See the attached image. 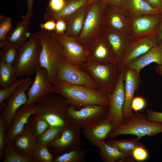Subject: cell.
I'll return each mask as SVG.
<instances>
[{"label":"cell","mask_w":162,"mask_h":162,"mask_svg":"<svg viewBox=\"0 0 162 162\" xmlns=\"http://www.w3.org/2000/svg\"><path fill=\"white\" fill-rule=\"evenodd\" d=\"M106 143L109 145L114 147L120 152L132 156L134 149L138 147H145V145L136 139L117 140H109Z\"/></svg>","instance_id":"obj_30"},{"label":"cell","mask_w":162,"mask_h":162,"mask_svg":"<svg viewBox=\"0 0 162 162\" xmlns=\"http://www.w3.org/2000/svg\"><path fill=\"white\" fill-rule=\"evenodd\" d=\"M35 104V114L45 119L50 126L64 127L67 123L64 114L69 105L61 95L51 93Z\"/></svg>","instance_id":"obj_5"},{"label":"cell","mask_w":162,"mask_h":162,"mask_svg":"<svg viewBox=\"0 0 162 162\" xmlns=\"http://www.w3.org/2000/svg\"><path fill=\"white\" fill-rule=\"evenodd\" d=\"M12 27V20L1 14L0 16V43L4 42Z\"/></svg>","instance_id":"obj_39"},{"label":"cell","mask_w":162,"mask_h":162,"mask_svg":"<svg viewBox=\"0 0 162 162\" xmlns=\"http://www.w3.org/2000/svg\"><path fill=\"white\" fill-rule=\"evenodd\" d=\"M66 0H50L46 10L52 13H56L61 11L64 8Z\"/></svg>","instance_id":"obj_41"},{"label":"cell","mask_w":162,"mask_h":162,"mask_svg":"<svg viewBox=\"0 0 162 162\" xmlns=\"http://www.w3.org/2000/svg\"><path fill=\"white\" fill-rule=\"evenodd\" d=\"M132 156L135 160L138 161H143L148 158V153L145 147H138L134 150Z\"/></svg>","instance_id":"obj_42"},{"label":"cell","mask_w":162,"mask_h":162,"mask_svg":"<svg viewBox=\"0 0 162 162\" xmlns=\"http://www.w3.org/2000/svg\"><path fill=\"white\" fill-rule=\"evenodd\" d=\"M158 45L160 47L162 48V40L161 41L160 43H159Z\"/></svg>","instance_id":"obj_53"},{"label":"cell","mask_w":162,"mask_h":162,"mask_svg":"<svg viewBox=\"0 0 162 162\" xmlns=\"http://www.w3.org/2000/svg\"><path fill=\"white\" fill-rule=\"evenodd\" d=\"M104 33L114 52L116 58V65L119 70L120 65L124 53L131 40L130 36L128 33L105 27Z\"/></svg>","instance_id":"obj_21"},{"label":"cell","mask_w":162,"mask_h":162,"mask_svg":"<svg viewBox=\"0 0 162 162\" xmlns=\"http://www.w3.org/2000/svg\"><path fill=\"white\" fill-rule=\"evenodd\" d=\"M146 105L145 99L141 96L134 97L132 101L131 106L132 109L137 112L144 108Z\"/></svg>","instance_id":"obj_43"},{"label":"cell","mask_w":162,"mask_h":162,"mask_svg":"<svg viewBox=\"0 0 162 162\" xmlns=\"http://www.w3.org/2000/svg\"><path fill=\"white\" fill-rule=\"evenodd\" d=\"M21 47L15 44H0V62L13 65L17 58Z\"/></svg>","instance_id":"obj_31"},{"label":"cell","mask_w":162,"mask_h":162,"mask_svg":"<svg viewBox=\"0 0 162 162\" xmlns=\"http://www.w3.org/2000/svg\"><path fill=\"white\" fill-rule=\"evenodd\" d=\"M100 0H88V2H90L91 4H93Z\"/></svg>","instance_id":"obj_52"},{"label":"cell","mask_w":162,"mask_h":162,"mask_svg":"<svg viewBox=\"0 0 162 162\" xmlns=\"http://www.w3.org/2000/svg\"><path fill=\"white\" fill-rule=\"evenodd\" d=\"M37 137L31 130L28 124L11 142L13 146L24 155L31 157L38 146Z\"/></svg>","instance_id":"obj_22"},{"label":"cell","mask_w":162,"mask_h":162,"mask_svg":"<svg viewBox=\"0 0 162 162\" xmlns=\"http://www.w3.org/2000/svg\"><path fill=\"white\" fill-rule=\"evenodd\" d=\"M4 162H33L31 157L21 154L8 142L6 144L4 156Z\"/></svg>","instance_id":"obj_34"},{"label":"cell","mask_w":162,"mask_h":162,"mask_svg":"<svg viewBox=\"0 0 162 162\" xmlns=\"http://www.w3.org/2000/svg\"><path fill=\"white\" fill-rule=\"evenodd\" d=\"M158 44V45L162 40V14L161 21L157 33Z\"/></svg>","instance_id":"obj_50"},{"label":"cell","mask_w":162,"mask_h":162,"mask_svg":"<svg viewBox=\"0 0 162 162\" xmlns=\"http://www.w3.org/2000/svg\"><path fill=\"white\" fill-rule=\"evenodd\" d=\"M33 82L30 78L21 84L7 99V103L1 113L4 119L5 131L9 128L17 110L27 102L26 92Z\"/></svg>","instance_id":"obj_13"},{"label":"cell","mask_w":162,"mask_h":162,"mask_svg":"<svg viewBox=\"0 0 162 162\" xmlns=\"http://www.w3.org/2000/svg\"><path fill=\"white\" fill-rule=\"evenodd\" d=\"M157 44V34L131 40L122 57L119 67L120 72L129 62L144 54Z\"/></svg>","instance_id":"obj_15"},{"label":"cell","mask_w":162,"mask_h":162,"mask_svg":"<svg viewBox=\"0 0 162 162\" xmlns=\"http://www.w3.org/2000/svg\"><path fill=\"white\" fill-rule=\"evenodd\" d=\"M124 80L125 99L122 110L124 120L132 116L134 113L132 111L131 104L136 91L142 82L140 74L130 68L126 67L124 69Z\"/></svg>","instance_id":"obj_18"},{"label":"cell","mask_w":162,"mask_h":162,"mask_svg":"<svg viewBox=\"0 0 162 162\" xmlns=\"http://www.w3.org/2000/svg\"><path fill=\"white\" fill-rule=\"evenodd\" d=\"M64 127L50 126L48 129L38 138V146H48L63 130Z\"/></svg>","instance_id":"obj_36"},{"label":"cell","mask_w":162,"mask_h":162,"mask_svg":"<svg viewBox=\"0 0 162 162\" xmlns=\"http://www.w3.org/2000/svg\"><path fill=\"white\" fill-rule=\"evenodd\" d=\"M162 14H144L130 18L131 40L157 34Z\"/></svg>","instance_id":"obj_14"},{"label":"cell","mask_w":162,"mask_h":162,"mask_svg":"<svg viewBox=\"0 0 162 162\" xmlns=\"http://www.w3.org/2000/svg\"><path fill=\"white\" fill-rule=\"evenodd\" d=\"M88 0H66L65 6L60 11L56 13H52L45 10L44 15L45 22L50 20H55L66 17L74 13L86 4Z\"/></svg>","instance_id":"obj_29"},{"label":"cell","mask_w":162,"mask_h":162,"mask_svg":"<svg viewBox=\"0 0 162 162\" xmlns=\"http://www.w3.org/2000/svg\"><path fill=\"white\" fill-rule=\"evenodd\" d=\"M80 66L88 74L101 92L107 95L114 91L120 73L115 64L85 63Z\"/></svg>","instance_id":"obj_7"},{"label":"cell","mask_w":162,"mask_h":162,"mask_svg":"<svg viewBox=\"0 0 162 162\" xmlns=\"http://www.w3.org/2000/svg\"><path fill=\"white\" fill-rule=\"evenodd\" d=\"M55 80L98 90L89 76L80 66L71 63L63 56L58 65Z\"/></svg>","instance_id":"obj_9"},{"label":"cell","mask_w":162,"mask_h":162,"mask_svg":"<svg viewBox=\"0 0 162 162\" xmlns=\"http://www.w3.org/2000/svg\"><path fill=\"white\" fill-rule=\"evenodd\" d=\"M30 78V77H20L10 86L4 88H0V104L13 93L21 84Z\"/></svg>","instance_id":"obj_38"},{"label":"cell","mask_w":162,"mask_h":162,"mask_svg":"<svg viewBox=\"0 0 162 162\" xmlns=\"http://www.w3.org/2000/svg\"><path fill=\"white\" fill-rule=\"evenodd\" d=\"M108 5L103 0L91 4L86 14L81 32L76 39L81 44L87 46L92 40L104 34V19Z\"/></svg>","instance_id":"obj_6"},{"label":"cell","mask_w":162,"mask_h":162,"mask_svg":"<svg viewBox=\"0 0 162 162\" xmlns=\"http://www.w3.org/2000/svg\"><path fill=\"white\" fill-rule=\"evenodd\" d=\"M28 123L38 138L50 126L48 123L45 119L35 113L30 117Z\"/></svg>","instance_id":"obj_35"},{"label":"cell","mask_w":162,"mask_h":162,"mask_svg":"<svg viewBox=\"0 0 162 162\" xmlns=\"http://www.w3.org/2000/svg\"><path fill=\"white\" fill-rule=\"evenodd\" d=\"M88 2L76 11L64 19L67 24V29L64 34L77 39L82 29L87 12L91 5Z\"/></svg>","instance_id":"obj_24"},{"label":"cell","mask_w":162,"mask_h":162,"mask_svg":"<svg viewBox=\"0 0 162 162\" xmlns=\"http://www.w3.org/2000/svg\"><path fill=\"white\" fill-rule=\"evenodd\" d=\"M27 2L28 10L26 14L21 16L22 20L27 21H29L33 16L32 5L34 0H26Z\"/></svg>","instance_id":"obj_46"},{"label":"cell","mask_w":162,"mask_h":162,"mask_svg":"<svg viewBox=\"0 0 162 162\" xmlns=\"http://www.w3.org/2000/svg\"><path fill=\"white\" fill-rule=\"evenodd\" d=\"M87 46L88 54L86 63H111L116 65V55L104 33L92 40Z\"/></svg>","instance_id":"obj_11"},{"label":"cell","mask_w":162,"mask_h":162,"mask_svg":"<svg viewBox=\"0 0 162 162\" xmlns=\"http://www.w3.org/2000/svg\"><path fill=\"white\" fill-rule=\"evenodd\" d=\"M34 71V80L26 92L28 100L25 106L35 104L47 95L54 93L53 86L48 80L46 69L39 65Z\"/></svg>","instance_id":"obj_12"},{"label":"cell","mask_w":162,"mask_h":162,"mask_svg":"<svg viewBox=\"0 0 162 162\" xmlns=\"http://www.w3.org/2000/svg\"><path fill=\"white\" fill-rule=\"evenodd\" d=\"M58 36L63 47L62 56L65 59L78 65L86 62L88 54L87 46L82 45L76 38L65 34Z\"/></svg>","instance_id":"obj_16"},{"label":"cell","mask_w":162,"mask_h":162,"mask_svg":"<svg viewBox=\"0 0 162 162\" xmlns=\"http://www.w3.org/2000/svg\"><path fill=\"white\" fill-rule=\"evenodd\" d=\"M107 4H110L122 8L124 0H103Z\"/></svg>","instance_id":"obj_49"},{"label":"cell","mask_w":162,"mask_h":162,"mask_svg":"<svg viewBox=\"0 0 162 162\" xmlns=\"http://www.w3.org/2000/svg\"><path fill=\"white\" fill-rule=\"evenodd\" d=\"M153 8L162 12V0H144Z\"/></svg>","instance_id":"obj_48"},{"label":"cell","mask_w":162,"mask_h":162,"mask_svg":"<svg viewBox=\"0 0 162 162\" xmlns=\"http://www.w3.org/2000/svg\"><path fill=\"white\" fill-rule=\"evenodd\" d=\"M117 126L114 121L106 118L92 128L83 129L82 132L88 142L96 146L97 142L105 141L109 134Z\"/></svg>","instance_id":"obj_23"},{"label":"cell","mask_w":162,"mask_h":162,"mask_svg":"<svg viewBox=\"0 0 162 162\" xmlns=\"http://www.w3.org/2000/svg\"><path fill=\"white\" fill-rule=\"evenodd\" d=\"M52 85L54 93L63 97L69 106L76 109L91 105L109 106L107 95L98 90L59 80H55Z\"/></svg>","instance_id":"obj_1"},{"label":"cell","mask_w":162,"mask_h":162,"mask_svg":"<svg viewBox=\"0 0 162 162\" xmlns=\"http://www.w3.org/2000/svg\"><path fill=\"white\" fill-rule=\"evenodd\" d=\"M104 24L105 27L129 34L130 18L121 8L109 4L105 14Z\"/></svg>","instance_id":"obj_20"},{"label":"cell","mask_w":162,"mask_h":162,"mask_svg":"<svg viewBox=\"0 0 162 162\" xmlns=\"http://www.w3.org/2000/svg\"><path fill=\"white\" fill-rule=\"evenodd\" d=\"M96 147L104 162H134L133 157L122 153L115 148L107 144L105 141L97 143Z\"/></svg>","instance_id":"obj_27"},{"label":"cell","mask_w":162,"mask_h":162,"mask_svg":"<svg viewBox=\"0 0 162 162\" xmlns=\"http://www.w3.org/2000/svg\"><path fill=\"white\" fill-rule=\"evenodd\" d=\"M162 133V122L148 119L146 115L136 112L124 120L122 125L117 126L109 134L107 138H113L122 134H132L139 140L145 136H154Z\"/></svg>","instance_id":"obj_3"},{"label":"cell","mask_w":162,"mask_h":162,"mask_svg":"<svg viewBox=\"0 0 162 162\" xmlns=\"http://www.w3.org/2000/svg\"><path fill=\"white\" fill-rule=\"evenodd\" d=\"M32 158L35 162H52L54 158L46 146H38L33 152Z\"/></svg>","instance_id":"obj_37"},{"label":"cell","mask_w":162,"mask_h":162,"mask_svg":"<svg viewBox=\"0 0 162 162\" xmlns=\"http://www.w3.org/2000/svg\"><path fill=\"white\" fill-rule=\"evenodd\" d=\"M41 46L37 32L32 34L20 48L17 58L13 64L17 78L30 77L39 65Z\"/></svg>","instance_id":"obj_4"},{"label":"cell","mask_w":162,"mask_h":162,"mask_svg":"<svg viewBox=\"0 0 162 162\" xmlns=\"http://www.w3.org/2000/svg\"><path fill=\"white\" fill-rule=\"evenodd\" d=\"M5 130L4 121L2 115L0 116V158L4 156L6 143L5 142Z\"/></svg>","instance_id":"obj_40"},{"label":"cell","mask_w":162,"mask_h":162,"mask_svg":"<svg viewBox=\"0 0 162 162\" xmlns=\"http://www.w3.org/2000/svg\"><path fill=\"white\" fill-rule=\"evenodd\" d=\"M37 33L41 46L39 65L46 69L48 80L52 84L63 57V47L58 35L54 31L41 29Z\"/></svg>","instance_id":"obj_2"},{"label":"cell","mask_w":162,"mask_h":162,"mask_svg":"<svg viewBox=\"0 0 162 162\" xmlns=\"http://www.w3.org/2000/svg\"><path fill=\"white\" fill-rule=\"evenodd\" d=\"M155 72L158 74L162 75V65H158L155 68Z\"/></svg>","instance_id":"obj_51"},{"label":"cell","mask_w":162,"mask_h":162,"mask_svg":"<svg viewBox=\"0 0 162 162\" xmlns=\"http://www.w3.org/2000/svg\"><path fill=\"white\" fill-rule=\"evenodd\" d=\"M87 153L85 149L72 150L56 156L52 162H84Z\"/></svg>","instance_id":"obj_33"},{"label":"cell","mask_w":162,"mask_h":162,"mask_svg":"<svg viewBox=\"0 0 162 162\" xmlns=\"http://www.w3.org/2000/svg\"><path fill=\"white\" fill-rule=\"evenodd\" d=\"M124 69L120 72L117 84L113 92L107 95L109 100L108 114L107 118L113 121L118 126L123 124L122 108L125 99L124 80Z\"/></svg>","instance_id":"obj_17"},{"label":"cell","mask_w":162,"mask_h":162,"mask_svg":"<svg viewBox=\"0 0 162 162\" xmlns=\"http://www.w3.org/2000/svg\"><path fill=\"white\" fill-rule=\"evenodd\" d=\"M30 21L18 22L8 34L6 41L1 43L15 44L21 46L27 41L28 38L30 35Z\"/></svg>","instance_id":"obj_28"},{"label":"cell","mask_w":162,"mask_h":162,"mask_svg":"<svg viewBox=\"0 0 162 162\" xmlns=\"http://www.w3.org/2000/svg\"><path fill=\"white\" fill-rule=\"evenodd\" d=\"M56 21V26L54 31L58 35L64 34L67 29V24L65 20L59 18Z\"/></svg>","instance_id":"obj_44"},{"label":"cell","mask_w":162,"mask_h":162,"mask_svg":"<svg viewBox=\"0 0 162 162\" xmlns=\"http://www.w3.org/2000/svg\"><path fill=\"white\" fill-rule=\"evenodd\" d=\"M108 107L91 105L77 110L69 105L64 116L66 121L81 129L92 128L107 118Z\"/></svg>","instance_id":"obj_8"},{"label":"cell","mask_w":162,"mask_h":162,"mask_svg":"<svg viewBox=\"0 0 162 162\" xmlns=\"http://www.w3.org/2000/svg\"><path fill=\"white\" fill-rule=\"evenodd\" d=\"M13 65L0 62V88H6L17 80Z\"/></svg>","instance_id":"obj_32"},{"label":"cell","mask_w":162,"mask_h":162,"mask_svg":"<svg viewBox=\"0 0 162 162\" xmlns=\"http://www.w3.org/2000/svg\"><path fill=\"white\" fill-rule=\"evenodd\" d=\"M147 112L146 116L149 119L162 122V112H157L150 109L147 110Z\"/></svg>","instance_id":"obj_45"},{"label":"cell","mask_w":162,"mask_h":162,"mask_svg":"<svg viewBox=\"0 0 162 162\" xmlns=\"http://www.w3.org/2000/svg\"><path fill=\"white\" fill-rule=\"evenodd\" d=\"M122 8L130 18L144 14H162L144 0H124Z\"/></svg>","instance_id":"obj_26"},{"label":"cell","mask_w":162,"mask_h":162,"mask_svg":"<svg viewBox=\"0 0 162 162\" xmlns=\"http://www.w3.org/2000/svg\"><path fill=\"white\" fill-rule=\"evenodd\" d=\"M68 122L63 130L47 146L57 156L72 150L81 148V129Z\"/></svg>","instance_id":"obj_10"},{"label":"cell","mask_w":162,"mask_h":162,"mask_svg":"<svg viewBox=\"0 0 162 162\" xmlns=\"http://www.w3.org/2000/svg\"><path fill=\"white\" fill-rule=\"evenodd\" d=\"M35 104L23 105L16 112L12 122L8 129L5 131V142H11L23 130L28 122L30 117L36 112Z\"/></svg>","instance_id":"obj_19"},{"label":"cell","mask_w":162,"mask_h":162,"mask_svg":"<svg viewBox=\"0 0 162 162\" xmlns=\"http://www.w3.org/2000/svg\"><path fill=\"white\" fill-rule=\"evenodd\" d=\"M56 26V21L53 20L48 21L40 24V27L41 29L48 31H55Z\"/></svg>","instance_id":"obj_47"},{"label":"cell","mask_w":162,"mask_h":162,"mask_svg":"<svg viewBox=\"0 0 162 162\" xmlns=\"http://www.w3.org/2000/svg\"><path fill=\"white\" fill-rule=\"evenodd\" d=\"M162 65V48L158 44L152 47L147 52L130 61L125 66L136 70L140 74L141 69L152 63Z\"/></svg>","instance_id":"obj_25"}]
</instances>
